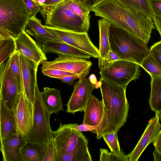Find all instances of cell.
I'll return each instance as SVG.
<instances>
[{"mask_svg": "<svg viewBox=\"0 0 161 161\" xmlns=\"http://www.w3.org/2000/svg\"><path fill=\"white\" fill-rule=\"evenodd\" d=\"M91 11L111 25L128 31L148 44L154 28V23L144 14L127 8L117 0H103Z\"/></svg>", "mask_w": 161, "mask_h": 161, "instance_id": "cell-1", "label": "cell"}, {"mask_svg": "<svg viewBox=\"0 0 161 161\" xmlns=\"http://www.w3.org/2000/svg\"><path fill=\"white\" fill-rule=\"evenodd\" d=\"M100 87L103 104L102 120L96 129L91 132L97 140L105 134L118 132L127 121L129 105L126 96V86H122L101 77Z\"/></svg>", "mask_w": 161, "mask_h": 161, "instance_id": "cell-2", "label": "cell"}, {"mask_svg": "<svg viewBox=\"0 0 161 161\" xmlns=\"http://www.w3.org/2000/svg\"><path fill=\"white\" fill-rule=\"evenodd\" d=\"M111 49L120 59L141 65L150 53V48L142 40L128 31L110 25L109 36Z\"/></svg>", "mask_w": 161, "mask_h": 161, "instance_id": "cell-3", "label": "cell"}, {"mask_svg": "<svg viewBox=\"0 0 161 161\" xmlns=\"http://www.w3.org/2000/svg\"><path fill=\"white\" fill-rule=\"evenodd\" d=\"M46 25L78 33H87L90 27L70 8L66 0L44 6L40 12Z\"/></svg>", "mask_w": 161, "mask_h": 161, "instance_id": "cell-4", "label": "cell"}, {"mask_svg": "<svg viewBox=\"0 0 161 161\" xmlns=\"http://www.w3.org/2000/svg\"><path fill=\"white\" fill-rule=\"evenodd\" d=\"M31 16L23 0H0V27L14 38L25 31Z\"/></svg>", "mask_w": 161, "mask_h": 161, "instance_id": "cell-5", "label": "cell"}, {"mask_svg": "<svg viewBox=\"0 0 161 161\" xmlns=\"http://www.w3.org/2000/svg\"><path fill=\"white\" fill-rule=\"evenodd\" d=\"M38 85L36 89V97L33 103L34 116L32 129L27 141L43 144L53 138V131L50 123L51 114L44 106Z\"/></svg>", "mask_w": 161, "mask_h": 161, "instance_id": "cell-6", "label": "cell"}, {"mask_svg": "<svg viewBox=\"0 0 161 161\" xmlns=\"http://www.w3.org/2000/svg\"><path fill=\"white\" fill-rule=\"evenodd\" d=\"M140 66L124 60L116 61L100 70L103 79L116 85L127 86L131 81L138 78Z\"/></svg>", "mask_w": 161, "mask_h": 161, "instance_id": "cell-7", "label": "cell"}, {"mask_svg": "<svg viewBox=\"0 0 161 161\" xmlns=\"http://www.w3.org/2000/svg\"><path fill=\"white\" fill-rule=\"evenodd\" d=\"M77 124H62L58 128L53 131L58 156L70 153L79 146L88 143V140L81 131L75 130Z\"/></svg>", "mask_w": 161, "mask_h": 161, "instance_id": "cell-8", "label": "cell"}, {"mask_svg": "<svg viewBox=\"0 0 161 161\" xmlns=\"http://www.w3.org/2000/svg\"><path fill=\"white\" fill-rule=\"evenodd\" d=\"M0 100L8 108L14 110L21 91L10 69L8 59L0 64Z\"/></svg>", "mask_w": 161, "mask_h": 161, "instance_id": "cell-9", "label": "cell"}, {"mask_svg": "<svg viewBox=\"0 0 161 161\" xmlns=\"http://www.w3.org/2000/svg\"><path fill=\"white\" fill-rule=\"evenodd\" d=\"M53 61L42 62L41 70L57 69L71 72L78 75L79 80L85 78L89 74L92 65L91 61L60 54Z\"/></svg>", "mask_w": 161, "mask_h": 161, "instance_id": "cell-10", "label": "cell"}, {"mask_svg": "<svg viewBox=\"0 0 161 161\" xmlns=\"http://www.w3.org/2000/svg\"><path fill=\"white\" fill-rule=\"evenodd\" d=\"M43 26L58 38L60 42L66 43L85 52L92 57L98 58L99 50L91 41L87 33L65 30L46 25Z\"/></svg>", "mask_w": 161, "mask_h": 161, "instance_id": "cell-11", "label": "cell"}, {"mask_svg": "<svg viewBox=\"0 0 161 161\" xmlns=\"http://www.w3.org/2000/svg\"><path fill=\"white\" fill-rule=\"evenodd\" d=\"M16 125V134L26 140L32 127L33 104L22 92L14 110Z\"/></svg>", "mask_w": 161, "mask_h": 161, "instance_id": "cell-12", "label": "cell"}, {"mask_svg": "<svg viewBox=\"0 0 161 161\" xmlns=\"http://www.w3.org/2000/svg\"><path fill=\"white\" fill-rule=\"evenodd\" d=\"M95 88V85L88 78L78 80L74 86L73 91L67 104V112L75 114L83 111Z\"/></svg>", "mask_w": 161, "mask_h": 161, "instance_id": "cell-13", "label": "cell"}, {"mask_svg": "<svg viewBox=\"0 0 161 161\" xmlns=\"http://www.w3.org/2000/svg\"><path fill=\"white\" fill-rule=\"evenodd\" d=\"M15 50L39 65L47 58L42 47L25 31L14 38Z\"/></svg>", "mask_w": 161, "mask_h": 161, "instance_id": "cell-14", "label": "cell"}, {"mask_svg": "<svg viewBox=\"0 0 161 161\" xmlns=\"http://www.w3.org/2000/svg\"><path fill=\"white\" fill-rule=\"evenodd\" d=\"M161 128L158 114L155 113L154 116L148 122L143 134L133 150L126 155L129 161L138 160L147 147L153 142Z\"/></svg>", "mask_w": 161, "mask_h": 161, "instance_id": "cell-15", "label": "cell"}, {"mask_svg": "<svg viewBox=\"0 0 161 161\" xmlns=\"http://www.w3.org/2000/svg\"><path fill=\"white\" fill-rule=\"evenodd\" d=\"M19 56L24 93L33 104L37 85L36 75L39 65L20 53Z\"/></svg>", "mask_w": 161, "mask_h": 161, "instance_id": "cell-16", "label": "cell"}, {"mask_svg": "<svg viewBox=\"0 0 161 161\" xmlns=\"http://www.w3.org/2000/svg\"><path fill=\"white\" fill-rule=\"evenodd\" d=\"M45 53H55L82 59H89L88 53L66 43L56 41L46 42L42 47Z\"/></svg>", "mask_w": 161, "mask_h": 161, "instance_id": "cell-17", "label": "cell"}, {"mask_svg": "<svg viewBox=\"0 0 161 161\" xmlns=\"http://www.w3.org/2000/svg\"><path fill=\"white\" fill-rule=\"evenodd\" d=\"M26 142L16 134L0 142L3 161H23L20 150Z\"/></svg>", "mask_w": 161, "mask_h": 161, "instance_id": "cell-18", "label": "cell"}, {"mask_svg": "<svg viewBox=\"0 0 161 161\" xmlns=\"http://www.w3.org/2000/svg\"><path fill=\"white\" fill-rule=\"evenodd\" d=\"M16 125L14 110L8 108L0 100V141L16 134Z\"/></svg>", "mask_w": 161, "mask_h": 161, "instance_id": "cell-19", "label": "cell"}, {"mask_svg": "<svg viewBox=\"0 0 161 161\" xmlns=\"http://www.w3.org/2000/svg\"><path fill=\"white\" fill-rule=\"evenodd\" d=\"M26 27L28 28L25 30V32L34 37L41 47L46 42L49 41H60L58 38L42 25L41 20L35 16H31Z\"/></svg>", "mask_w": 161, "mask_h": 161, "instance_id": "cell-20", "label": "cell"}, {"mask_svg": "<svg viewBox=\"0 0 161 161\" xmlns=\"http://www.w3.org/2000/svg\"><path fill=\"white\" fill-rule=\"evenodd\" d=\"M84 111L83 123L97 127L101 122L103 114L102 101L92 95L88 101Z\"/></svg>", "mask_w": 161, "mask_h": 161, "instance_id": "cell-21", "label": "cell"}, {"mask_svg": "<svg viewBox=\"0 0 161 161\" xmlns=\"http://www.w3.org/2000/svg\"><path fill=\"white\" fill-rule=\"evenodd\" d=\"M98 25L99 34L98 66L100 70L111 50L109 39L110 24L107 20L102 18L98 21Z\"/></svg>", "mask_w": 161, "mask_h": 161, "instance_id": "cell-22", "label": "cell"}, {"mask_svg": "<svg viewBox=\"0 0 161 161\" xmlns=\"http://www.w3.org/2000/svg\"><path fill=\"white\" fill-rule=\"evenodd\" d=\"M41 94L44 106L51 114H57L64 110L61 92L59 89L45 87Z\"/></svg>", "mask_w": 161, "mask_h": 161, "instance_id": "cell-23", "label": "cell"}, {"mask_svg": "<svg viewBox=\"0 0 161 161\" xmlns=\"http://www.w3.org/2000/svg\"><path fill=\"white\" fill-rule=\"evenodd\" d=\"M46 143L41 144L26 141L20 150L23 161H42Z\"/></svg>", "mask_w": 161, "mask_h": 161, "instance_id": "cell-24", "label": "cell"}, {"mask_svg": "<svg viewBox=\"0 0 161 161\" xmlns=\"http://www.w3.org/2000/svg\"><path fill=\"white\" fill-rule=\"evenodd\" d=\"M149 103L152 111L161 113V77L151 76Z\"/></svg>", "mask_w": 161, "mask_h": 161, "instance_id": "cell-25", "label": "cell"}, {"mask_svg": "<svg viewBox=\"0 0 161 161\" xmlns=\"http://www.w3.org/2000/svg\"><path fill=\"white\" fill-rule=\"evenodd\" d=\"M124 6L131 10L141 12L153 20L154 13L151 0H117Z\"/></svg>", "mask_w": 161, "mask_h": 161, "instance_id": "cell-26", "label": "cell"}, {"mask_svg": "<svg viewBox=\"0 0 161 161\" xmlns=\"http://www.w3.org/2000/svg\"><path fill=\"white\" fill-rule=\"evenodd\" d=\"M88 145V143L83 144L69 153L59 155L58 161H92Z\"/></svg>", "mask_w": 161, "mask_h": 161, "instance_id": "cell-27", "label": "cell"}, {"mask_svg": "<svg viewBox=\"0 0 161 161\" xmlns=\"http://www.w3.org/2000/svg\"><path fill=\"white\" fill-rule=\"evenodd\" d=\"M8 60L10 69L16 79L19 88L22 92L24 89L19 53L15 50Z\"/></svg>", "mask_w": 161, "mask_h": 161, "instance_id": "cell-28", "label": "cell"}, {"mask_svg": "<svg viewBox=\"0 0 161 161\" xmlns=\"http://www.w3.org/2000/svg\"><path fill=\"white\" fill-rule=\"evenodd\" d=\"M140 66L150 76L161 77V64L150 53L144 58Z\"/></svg>", "mask_w": 161, "mask_h": 161, "instance_id": "cell-29", "label": "cell"}, {"mask_svg": "<svg viewBox=\"0 0 161 161\" xmlns=\"http://www.w3.org/2000/svg\"><path fill=\"white\" fill-rule=\"evenodd\" d=\"M15 48L14 38L0 40V64L11 56Z\"/></svg>", "mask_w": 161, "mask_h": 161, "instance_id": "cell-30", "label": "cell"}, {"mask_svg": "<svg viewBox=\"0 0 161 161\" xmlns=\"http://www.w3.org/2000/svg\"><path fill=\"white\" fill-rule=\"evenodd\" d=\"M69 7L89 26H90V15L89 10L81 4L74 0H66Z\"/></svg>", "mask_w": 161, "mask_h": 161, "instance_id": "cell-31", "label": "cell"}, {"mask_svg": "<svg viewBox=\"0 0 161 161\" xmlns=\"http://www.w3.org/2000/svg\"><path fill=\"white\" fill-rule=\"evenodd\" d=\"M117 133L114 131L108 132L104 134L102 137L111 152L121 154L124 153L120 150Z\"/></svg>", "mask_w": 161, "mask_h": 161, "instance_id": "cell-32", "label": "cell"}, {"mask_svg": "<svg viewBox=\"0 0 161 161\" xmlns=\"http://www.w3.org/2000/svg\"><path fill=\"white\" fill-rule=\"evenodd\" d=\"M58 157L55 141L53 138L46 143L42 161H58Z\"/></svg>", "mask_w": 161, "mask_h": 161, "instance_id": "cell-33", "label": "cell"}, {"mask_svg": "<svg viewBox=\"0 0 161 161\" xmlns=\"http://www.w3.org/2000/svg\"><path fill=\"white\" fill-rule=\"evenodd\" d=\"M100 161H129L125 153L118 154L109 152L105 149H100Z\"/></svg>", "mask_w": 161, "mask_h": 161, "instance_id": "cell-34", "label": "cell"}, {"mask_svg": "<svg viewBox=\"0 0 161 161\" xmlns=\"http://www.w3.org/2000/svg\"><path fill=\"white\" fill-rule=\"evenodd\" d=\"M42 72L45 76L57 79L66 75H76L71 72L57 69H44L42 70Z\"/></svg>", "mask_w": 161, "mask_h": 161, "instance_id": "cell-35", "label": "cell"}, {"mask_svg": "<svg viewBox=\"0 0 161 161\" xmlns=\"http://www.w3.org/2000/svg\"><path fill=\"white\" fill-rule=\"evenodd\" d=\"M149 51L150 53L161 64V40L152 45Z\"/></svg>", "mask_w": 161, "mask_h": 161, "instance_id": "cell-36", "label": "cell"}, {"mask_svg": "<svg viewBox=\"0 0 161 161\" xmlns=\"http://www.w3.org/2000/svg\"><path fill=\"white\" fill-rule=\"evenodd\" d=\"M27 8L32 14V16H35L40 12L42 7L36 4L32 0H23Z\"/></svg>", "mask_w": 161, "mask_h": 161, "instance_id": "cell-37", "label": "cell"}, {"mask_svg": "<svg viewBox=\"0 0 161 161\" xmlns=\"http://www.w3.org/2000/svg\"><path fill=\"white\" fill-rule=\"evenodd\" d=\"M119 60H120V59L118 56L111 49L108 57L104 62L102 69L107 66L115 61Z\"/></svg>", "mask_w": 161, "mask_h": 161, "instance_id": "cell-38", "label": "cell"}, {"mask_svg": "<svg viewBox=\"0 0 161 161\" xmlns=\"http://www.w3.org/2000/svg\"><path fill=\"white\" fill-rule=\"evenodd\" d=\"M81 4L91 11V8L103 0H74Z\"/></svg>", "mask_w": 161, "mask_h": 161, "instance_id": "cell-39", "label": "cell"}, {"mask_svg": "<svg viewBox=\"0 0 161 161\" xmlns=\"http://www.w3.org/2000/svg\"><path fill=\"white\" fill-rule=\"evenodd\" d=\"M151 4L154 14L161 16V0H151Z\"/></svg>", "mask_w": 161, "mask_h": 161, "instance_id": "cell-40", "label": "cell"}, {"mask_svg": "<svg viewBox=\"0 0 161 161\" xmlns=\"http://www.w3.org/2000/svg\"><path fill=\"white\" fill-rule=\"evenodd\" d=\"M78 75H68L59 78L57 79L61 80L62 82L67 83L70 85H72L76 79L78 78Z\"/></svg>", "mask_w": 161, "mask_h": 161, "instance_id": "cell-41", "label": "cell"}, {"mask_svg": "<svg viewBox=\"0 0 161 161\" xmlns=\"http://www.w3.org/2000/svg\"><path fill=\"white\" fill-rule=\"evenodd\" d=\"M96 127L91 126L88 124L83 123L82 124L78 125L77 124L74 128L76 130L80 131H91L96 129Z\"/></svg>", "mask_w": 161, "mask_h": 161, "instance_id": "cell-42", "label": "cell"}, {"mask_svg": "<svg viewBox=\"0 0 161 161\" xmlns=\"http://www.w3.org/2000/svg\"><path fill=\"white\" fill-rule=\"evenodd\" d=\"M153 143L155 149L161 153V128Z\"/></svg>", "mask_w": 161, "mask_h": 161, "instance_id": "cell-43", "label": "cell"}, {"mask_svg": "<svg viewBox=\"0 0 161 161\" xmlns=\"http://www.w3.org/2000/svg\"><path fill=\"white\" fill-rule=\"evenodd\" d=\"M153 21L161 37V16L154 14Z\"/></svg>", "mask_w": 161, "mask_h": 161, "instance_id": "cell-44", "label": "cell"}, {"mask_svg": "<svg viewBox=\"0 0 161 161\" xmlns=\"http://www.w3.org/2000/svg\"><path fill=\"white\" fill-rule=\"evenodd\" d=\"M154 161H161V153L155 149L153 152Z\"/></svg>", "mask_w": 161, "mask_h": 161, "instance_id": "cell-45", "label": "cell"}, {"mask_svg": "<svg viewBox=\"0 0 161 161\" xmlns=\"http://www.w3.org/2000/svg\"><path fill=\"white\" fill-rule=\"evenodd\" d=\"M63 0H46L45 5L49 6L54 5Z\"/></svg>", "mask_w": 161, "mask_h": 161, "instance_id": "cell-46", "label": "cell"}, {"mask_svg": "<svg viewBox=\"0 0 161 161\" xmlns=\"http://www.w3.org/2000/svg\"><path fill=\"white\" fill-rule=\"evenodd\" d=\"M88 78L90 82L94 85H95L97 82V77L94 74L90 75Z\"/></svg>", "mask_w": 161, "mask_h": 161, "instance_id": "cell-47", "label": "cell"}, {"mask_svg": "<svg viewBox=\"0 0 161 161\" xmlns=\"http://www.w3.org/2000/svg\"><path fill=\"white\" fill-rule=\"evenodd\" d=\"M36 4L42 7L45 5L46 0H32Z\"/></svg>", "mask_w": 161, "mask_h": 161, "instance_id": "cell-48", "label": "cell"}, {"mask_svg": "<svg viewBox=\"0 0 161 161\" xmlns=\"http://www.w3.org/2000/svg\"><path fill=\"white\" fill-rule=\"evenodd\" d=\"M102 83L100 80L97 81V83L95 85V88L98 89L100 87Z\"/></svg>", "mask_w": 161, "mask_h": 161, "instance_id": "cell-49", "label": "cell"}]
</instances>
